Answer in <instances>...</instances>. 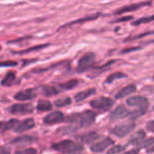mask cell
Returning a JSON list of instances; mask_svg holds the SVG:
<instances>
[{
    "label": "cell",
    "mask_w": 154,
    "mask_h": 154,
    "mask_svg": "<svg viewBox=\"0 0 154 154\" xmlns=\"http://www.w3.org/2000/svg\"><path fill=\"white\" fill-rule=\"evenodd\" d=\"M95 117H96V114L93 111L90 110H87V111L80 112V113H74L72 115L68 116L66 117V122H73V124L78 125L79 127H89L95 122Z\"/></svg>",
    "instance_id": "obj_1"
},
{
    "label": "cell",
    "mask_w": 154,
    "mask_h": 154,
    "mask_svg": "<svg viewBox=\"0 0 154 154\" xmlns=\"http://www.w3.org/2000/svg\"><path fill=\"white\" fill-rule=\"evenodd\" d=\"M53 149L66 154H73V153H77V152H80L84 148H82V145L75 143L74 141L70 140V139H66V140H61L59 143H54Z\"/></svg>",
    "instance_id": "obj_2"
},
{
    "label": "cell",
    "mask_w": 154,
    "mask_h": 154,
    "mask_svg": "<svg viewBox=\"0 0 154 154\" xmlns=\"http://www.w3.org/2000/svg\"><path fill=\"white\" fill-rule=\"evenodd\" d=\"M95 61V55L93 53H87L82 56L78 61V66H77V71L79 73L86 72L89 69L92 68L93 63Z\"/></svg>",
    "instance_id": "obj_3"
},
{
    "label": "cell",
    "mask_w": 154,
    "mask_h": 154,
    "mask_svg": "<svg viewBox=\"0 0 154 154\" xmlns=\"http://www.w3.org/2000/svg\"><path fill=\"white\" fill-rule=\"evenodd\" d=\"M114 101L111 98H108V97H99V98L93 99L90 103L91 107L94 108L97 110H103V111H107L110 110L113 106Z\"/></svg>",
    "instance_id": "obj_4"
},
{
    "label": "cell",
    "mask_w": 154,
    "mask_h": 154,
    "mask_svg": "<svg viewBox=\"0 0 154 154\" xmlns=\"http://www.w3.org/2000/svg\"><path fill=\"white\" fill-rule=\"evenodd\" d=\"M134 128L135 122H127V124L118 125V126L114 127L111 130V133L118 137H124L126 135H128Z\"/></svg>",
    "instance_id": "obj_5"
},
{
    "label": "cell",
    "mask_w": 154,
    "mask_h": 154,
    "mask_svg": "<svg viewBox=\"0 0 154 154\" xmlns=\"http://www.w3.org/2000/svg\"><path fill=\"white\" fill-rule=\"evenodd\" d=\"M10 112L12 114H18V115L29 114L33 112V107L30 103H16L10 108Z\"/></svg>",
    "instance_id": "obj_6"
},
{
    "label": "cell",
    "mask_w": 154,
    "mask_h": 154,
    "mask_svg": "<svg viewBox=\"0 0 154 154\" xmlns=\"http://www.w3.org/2000/svg\"><path fill=\"white\" fill-rule=\"evenodd\" d=\"M128 106L131 107H138L139 109H148V106H149V101L146 97L143 96H133L128 98L127 100Z\"/></svg>",
    "instance_id": "obj_7"
},
{
    "label": "cell",
    "mask_w": 154,
    "mask_h": 154,
    "mask_svg": "<svg viewBox=\"0 0 154 154\" xmlns=\"http://www.w3.org/2000/svg\"><path fill=\"white\" fill-rule=\"evenodd\" d=\"M64 119H66V118H64V115L61 112L55 111V112H52V113L48 114V115L43 118V122L47 125H55V124L62 122Z\"/></svg>",
    "instance_id": "obj_8"
},
{
    "label": "cell",
    "mask_w": 154,
    "mask_h": 154,
    "mask_svg": "<svg viewBox=\"0 0 154 154\" xmlns=\"http://www.w3.org/2000/svg\"><path fill=\"white\" fill-rule=\"evenodd\" d=\"M129 114H130V112L127 110V108L125 107L124 105H119L115 108V110H113V111L111 112V114H110V119H111L112 122H114V120H116V119L127 117V116H129Z\"/></svg>",
    "instance_id": "obj_9"
},
{
    "label": "cell",
    "mask_w": 154,
    "mask_h": 154,
    "mask_svg": "<svg viewBox=\"0 0 154 154\" xmlns=\"http://www.w3.org/2000/svg\"><path fill=\"white\" fill-rule=\"evenodd\" d=\"M114 141L112 138H110V137H107V138L103 139V140L98 141V143H94V145H92V147H91V151L92 152H95V153H100V152L105 151L107 148H109V146L113 145Z\"/></svg>",
    "instance_id": "obj_10"
},
{
    "label": "cell",
    "mask_w": 154,
    "mask_h": 154,
    "mask_svg": "<svg viewBox=\"0 0 154 154\" xmlns=\"http://www.w3.org/2000/svg\"><path fill=\"white\" fill-rule=\"evenodd\" d=\"M152 2L150 1H145V2H138V3H133V5H126V7L120 8L119 10L115 11V14H124V13H129V12H133L136 11V10H139L143 7H147V5H151Z\"/></svg>",
    "instance_id": "obj_11"
},
{
    "label": "cell",
    "mask_w": 154,
    "mask_h": 154,
    "mask_svg": "<svg viewBox=\"0 0 154 154\" xmlns=\"http://www.w3.org/2000/svg\"><path fill=\"white\" fill-rule=\"evenodd\" d=\"M35 127V120L33 118H26V120L23 122H19L17 127L14 129V131L17 133H22L24 131H28V130H31Z\"/></svg>",
    "instance_id": "obj_12"
},
{
    "label": "cell",
    "mask_w": 154,
    "mask_h": 154,
    "mask_svg": "<svg viewBox=\"0 0 154 154\" xmlns=\"http://www.w3.org/2000/svg\"><path fill=\"white\" fill-rule=\"evenodd\" d=\"M36 97V93H35L34 90H26V91H20L17 94H15V99L20 101H26V100H30V99H33Z\"/></svg>",
    "instance_id": "obj_13"
},
{
    "label": "cell",
    "mask_w": 154,
    "mask_h": 154,
    "mask_svg": "<svg viewBox=\"0 0 154 154\" xmlns=\"http://www.w3.org/2000/svg\"><path fill=\"white\" fill-rule=\"evenodd\" d=\"M145 137H146L145 131L139 130V131H137L135 134H133L132 137L129 139V143L132 146H139L143 140H145Z\"/></svg>",
    "instance_id": "obj_14"
},
{
    "label": "cell",
    "mask_w": 154,
    "mask_h": 154,
    "mask_svg": "<svg viewBox=\"0 0 154 154\" xmlns=\"http://www.w3.org/2000/svg\"><path fill=\"white\" fill-rule=\"evenodd\" d=\"M100 16V14H94V15H90V16H87V17H84V18H80V19H77V20H74V21H71L69 23H66L59 28V30L63 28H66V26H74V24H78V23H82V22H88V21H92V20H95Z\"/></svg>",
    "instance_id": "obj_15"
},
{
    "label": "cell",
    "mask_w": 154,
    "mask_h": 154,
    "mask_svg": "<svg viewBox=\"0 0 154 154\" xmlns=\"http://www.w3.org/2000/svg\"><path fill=\"white\" fill-rule=\"evenodd\" d=\"M18 125H19V122H18V119H15V118L8 120V122H0V133L15 129Z\"/></svg>",
    "instance_id": "obj_16"
},
{
    "label": "cell",
    "mask_w": 154,
    "mask_h": 154,
    "mask_svg": "<svg viewBox=\"0 0 154 154\" xmlns=\"http://www.w3.org/2000/svg\"><path fill=\"white\" fill-rule=\"evenodd\" d=\"M135 91H136V87H135V85H129V86L122 88V90H120L119 92L115 95V98L116 99L124 98V97H126V96H128V95L134 93Z\"/></svg>",
    "instance_id": "obj_17"
},
{
    "label": "cell",
    "mask_w": 154,
    "mask_h": 154,
    "mask_svg": "<svg viewBox=\"0 0 154 154\" xmlns=\"http://www.w3.org/2000/svg\"><path fill=\"white\" fill-rule=\"evenodd\" d=\"M95 93H96V89H94V88L87 89V90H85V91H82V92L77 93V94L75 95V101H77V103L82 101L88 98V97H90L91 95L95 94Z\"/></svg>",
    "instance_id": "obj_18"
},
{
    "label": "cell",
    "mask_w": 154,
    "mask_h": 154,
    "mask_svg": "<svg viewBox=\"0 0 154 154\" xmlns=\"http://www.w3.org/2000/svg\"><path fill=\"white\" fill-rule=\"evenodd\" d=\"M99 137H100V135L97 132H90V133H87V134L82 135V136L80 137V139H82L85 143H94L95 140H97Z\"/></svg>",
    "instance_id": "obj_19"
},
{
    "label": "cell",
    "mask_w": 154,
    "mask_h": 154,
    "mask_svg": "<svg viewBox=\"0 0 154 154\" xmlns=\"http://www.w3.org/2000/svg\"><path fill=\"white\" fill-rule=\"evenodd\" d=\"M36 140V137H33L31 135H21L19 137H16L15 139L12 140V143H17V145H21V143H29L32 141Z\"/></svg>",
    "instance_id": "obj_20"
},
{
    "label": "cell",
    "mask_w": 154,
    "mask_h": 154,
    "mask_svg": "<svg viewBox=\"0 0 154 154\" xmlns=\"http://www.w3.org/2000/svg\"><path fill=\"white\" fill-rule=\"evenodd\" d=\"M60 92L58 86H45L42 88V93L45 96H54Z\"/></svg>",
    "instance_id": "obj_21"
},
{
    "label": "cell",
    "mask_w": 154,
    "mask_h": 154,
    "mask_svg": "<svg viewBox=\"0 0 154 154\" xmlns=\"http://www.w3.org/2000/svg\"><path fill=\"white\" fill-rule=\"evenodd\" d=\"M16 79V74L14 72H8L7 75L5 76V78H3L2 80H1V85L5 87L7 86H12V84H13L14 82H15Z\"/></svg>",
    "instance_id": "obj_22"
},
{
    "label": "cell",
    "mask_w": 154,
    "mask_h": 154,
    "mask_svg": "<svg viewBox=\"0 0 154 154\" xmlns=\"http://www.w3.org/2000/svg\"><path fill=\"white\" fill-rule=\"evenodd\" d=\"M78 84V80L77 79H70L66 82H63V84H59L58 85V88H59L60 91L62 90H71V89L75 88Z\"/></svg>",
    "instance_id": "obj_23"
},
{
    "label": "cell",
    "mask_w": 154,
    "mask_h": 154,
    "mask_svg": "<svg viewBox=\"0 0 154 154\" xmlns=\"http://www.w3.org/2000/svg\"><path fill=\"white\" fill-rule=\"evenodd\" d=\"M49 47V45H36V47H32V48H29V49H26L23 51H19V52H13L14 54H17V55H23V54H29V53H32V52H35L37 50H42L45 48Z\"/></svg>",
    "instance_id": "obj_24"
},
{
    "label": "cell",
    "mask_w": 154,
    "mask_h": 154,
    "mask_svg": "<svg viewBox=\"0 0 154 154\" xmlns=\"http://www.w3.org/2000/svg\"><path fill=\"white\" fill-rule=\"evenodd\" d=\"M127 75L122 72H116L111 74L110 76L107 77V79H106V84H112L113 82H115L116 79H122V78H126Z\"/></svg>",
    "instance_id": "obj_25"
},
{
    "label": "cell",
    "mask_w": 154,
    "mask_h": 154,
    "mask_svg": "<svg viewBox=\"0 0 154 154\" xmlns=\"http://www.w3.org/2000/svg\"><path fill=\"white\" fill-rule=\"evenodd\" d=\"M37 110L40 112L50 111V110H52V103L48 100H39L37 103Z\"/></svg>",
    "instance_id": "obj_26"
},
{
    "label": "cell",
    "mask_w": 154,
    "mask_h": 154,
    "mask_svg": "<svg viewBox=\"0 0 154 154\" xmlns=\"http://www.w3.org/2000/svg\"><path fill=\"white\" fill-rule=\"evenodd\" d=\"M71 103H72V99L70 97H62V98H59L55 101V106L58 108H62L71 105Z\"/></svg>",
    "instance_id": "obj_27"
},
{
    "label": "cell",
    "mask_w": 154,
    "mask_h": 154,
    "mask_svg": "<svg viewBox=\"0 0 154 154\" xmlns=\"http://www.w3.org/2000/svg\"><path fill=\"white\" fill-rule=\"evenodd\" d=\"M127 146H122V145H117V146H114L112 147L109 151L107 152L108 154H118L120 152H124L126 150Z\"/></svg>",
    "instance_id": "obj_28"
},
{
    "label": "cell",
    "mask_w": 154,
    "mask_h": 154,
    "mask_svg": "<svg viewBox=\"0 0 154 154\" xmlns=\"http://www.w3.org/2000/svg\"><path fill=\"white\" fill-rule=\"evenodd\" d=\"M146 112H147V110H146V109L135 110V111H133V112H130V114H129L128 117L130 118V119H136V118H138L139 116L143 115Z\"/></svg>",
    "instance_id": "obj_29"
},
{
    "label": "cell",
    "mask_w": 154,
    "mask_h": 154,
    "mask_svg": "<svg viewBox=\"0 0 154 154\" xmlns=\"http://www.w3.org/2000/svg\"><path fill=\"white\" fill-rule=\"evenodd\" d=\"M154 20V15H151V16H148V17H143V18H139V19L135 20L133 21V26H139L141 23H147V22H150V21H153Z\"/></svg>",
    "instance_id": "obj_30"
},
{
    "label": "cell",
    "mask_w": 154,
    "mask_h": 154,
    "mask_svg": "<svg viewBox=\"0 0 154 154\" xmlns=\"http://www.w3.org/2000/svg\"><path fill=\"white\" fill-rule=\"evenodd\" d=\"M154 145V137H150V138H147L143 141V143L139 145V148H146V149H149V147ZM138 148V149H139Z\"/></svg>",
    "instance_id": "obj_31"
},
{
    "label": "cell",
    "mask_w": 154,
    "mask_h": 154,
    "mask_svg": "<svg viewBox=\"0 0 154 154\" xmlns=\"http://www.w3.org/2000/svg\"><path fill=\"white\" fill-rule=\"evenodd\" d=\"M152 34H154V30H153V31H150V32H145V33H143V34L136 35V36H133V37H129V38H127L126 40H127V41H130V40H135V39H139V38H143V37L149 36V35H152Z\"/></svg>",
    "instance_id": "obj_32"
},
{
    "label": "cell",
    "mask_w": 154,
    "mask_h": 154,
    "mask_svg": "<svg viewBox=\"0 0 154 154\" xmlns=\"http://www.w3.org/2000/svg\"><path fill=\"white\" fill-rule=\"evenodd\" d=\"M15 154H37V150L34 149V148H28V149L15 152Z\"/></svg>",
    "instance_id": "obj_33"
},
{
    "label": "cell",
    "mask_w": 154,
    "mask_h": 154,
    "mask_svg": "<svg viewBox=\"0 0 154 154\" xmlns=\"http://www.w3.org/2000/svg\"><path fill=\"white\" fill-rule=\"evenodd\" d=\"M76 131L75 128H72V127H63L61 130H59V132H64V133H73Z\"/></svg>",
    "instance_id": "obj_34"
},
{
    "label": "cell",
    "mask_w": 154,
    "mask_h": 154,
    "mask_svg": "<svg viewBox=\"0 0 154 154\" xmlns=\"http://www.w3.org/2000/svg\"><path fill=\"white\" fill-rule=\"evenodd\" d=\"M137 50H140V47H132V48H129V49H125V50H122L120 53H122V54H126V53H130V52L137 51Z\"/></svg>",
    "instance_id": "obj_35"
},
{
    "label": "cell",
    "mask_w": 154,
    "mask_h": 154,
    "mask_svg": "<svg viewBox=\"0 0 154 154\" xmlns=\"http://www.w3.org/2000/svg\"><path fill=\"white\" fill-rule=\"evenodd\" d=\"M146 128H147L148 131L154 133V120H150V122H148L147 125H146Z\"/></svg>",
    "instance_id": "obj_36"
},
{
    "label": "cell",
    "mask_w": 154,
    "mask_h": 154,
    "mask_svg": "<svg viewBox=\"0 0 154 154\" xmlns=\"http://www.w3.org/2000/svg\"><path fill=\"white\" fill-rule=\"evenodd\" d=\"M17 62L16 61H3L0 62V66H16Z\"/></svg>",
    "instance_id": "obj_37"
},
{
    "label": "cell",
    "mask_w": 154,
    "mask_h": 154,
    "mask_svg": "<svg viewBox=\"0 0 154 154\" xmlns=\"http://www.w3.org/2000/svg\"><path fill=\"white\" fill-rule=\"evenodd\" d=\"M132 16H126V17H122V18H118V19L114 20V22H122V21H129V20L132 19Z\"/></svg>",
    "instance_id": "obj_38"
},
{
    "label": "cell",
    "mask_w": 154,
    "mask_h": 154,
    "mask_svg": "<svg viewBox=\"0 0 154 154\" xmlns=\"http://www.w3.org/2000/svg\"><path fill=\"white\" fill-rule=\"evenodd\" d=\"M0 154H11V152L5 147H0Z\"/></svg>",
    "instance_id": "obj_39"
},
{
    "label": "cell",
    "mask_w": 154,
    "mask_h": 154,
    "mask_svg": "<svg viewBox=\"0 0 154 154\" xmlns=\"http://www.w3.org/2000/svg\"><path fill=\"white\" fill-rule=\"evenodd\" d=\"M138 153H139V149H133L128 152H125V153H122V154H138Z\"/></svg>",
    "instance_id": "obj_40"
},
{
    "label": "cell",
    "mask_w": 154,
    "mask_h": 154,
    "mask_svg": "<svg viewBox=\"0 0 154 154\" xmlns=\"http://www.w3.org/2000/svg\"><path fill=\"white\" fill-rule=\"evenodd\" d=\"M147 151H148V153H153V152H154V147L149 148V149H148Z\"/></svg>",
    "instance_id": "obj_41"
},
{
    "label": "cell",
    "mask_w": 154,
    "mask_h": 154,
    "mask_svg": "<svg viewBox=\"0 0 154 154\" xmlns=\"http://www.w3.org/2000/svg\"><path fill=\"white\" fill-rule=\"evenodd\" d=\"M0 50H1V47H0Z\"/></svg>",
    "instance_id": "obj_42"
},
{
    "label": "cell",
    "mask_w": 154,
    "mask_h": 154,
    "mask_svg": "<svg viewBox=\"0 0 154 154\" xmlns=\"http://www.w3.org/2000/svg\"><path fill=\"white\" fill-rule=\"evenodd\" d=\"M153 108H154V107H153Z\"/></svg>",
    "instance_id": "obj_43"
}]
</instances>
